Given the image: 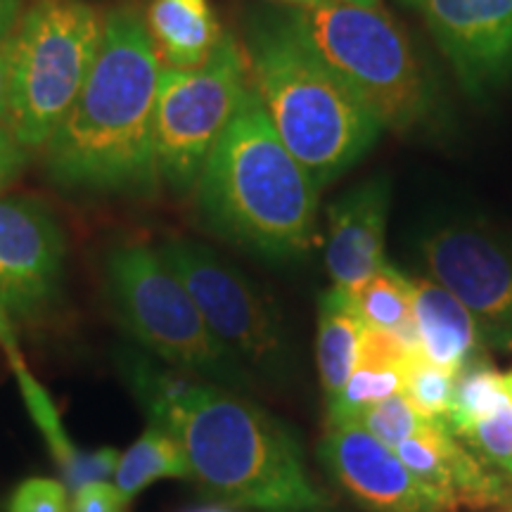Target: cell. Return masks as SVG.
<instances>
[{"label":"cell","mask_w":512,"mask_h":512,"mask_svg":"<svg viewBox=\"0 0 512 512\" xmlns=\"http://www.w3.org/2000/svg\"><path fill=\"white\" fill-rule=\"evenodd\" d=\"M453 384H456V375L434 366L420 351H415L408 358L406 370H403L401 394L422 418L446 425L453 408Z\"/></svg>","instance_id":"obj_23"},{"label":"cell","mask_w":512,"mask_h":512,"mask_svg":"<svg viewBox=\"0 0 512 512\" xmlns=\"http://www.w3.org/2000/svg\"><path fill=\"white\" fill-rule=\"evenodd\" d=\"M394 451L444 512L498 508L512 501V482H505L498 470L467 448L444 422H430Z\"/></svg>","instance_id":"obj_14"},{"label":"cell","mask_w":512,"mask_h":512,"mask_svg":"<svg viewBox=\"0 0 512 512\" xmlns=\"http://www.w3.org/2000/svg\"><path fill=\"white\" fill-rule=\"evenodd\" d=\"M0 344L8 351V358L15 370L19 387H22L24 401H27L31 418H34L36 427L46 437L53 460L60 467L62 482L69 491H79L81 486L95 484V482H110L117 470L119 453L114 448H98V451H83L69 439V434L64 432L60 415H57L55 403L50 401L46 389L38 384L31 373L24 366V358L19 354L17 342H15V330L8 320L0 318Z\"/></svg>","instance_id":"obj_17"},{"label":"cell","mask_w":512,"mask_h":512,"mask_svg":"<svg viewBox=\"0 0 512 512\" xmlns=\"http://www.w3.org/2000/svg\"><path fill=\"white\" fill-rule=\"evenodd\" d=\"M344 3L361 5V8H380V0H344Z\"/></svg>","instance_id":"obj_30"},{"label":"cell","mask_w":512,"mask_h":512,"mask_svg":"<svg viewBox=\"0 0 512 512\" xmlns=\"http://www.w3.org/2000/svg\"><path fill=\"white\" fill-rule=\"evenodd\" d=\"M27 164V152L17 143L15 136L5 126H0V192L15 181Z\"/></svg>","instance_id":"obj_27"},{"label":"cell","mask_w":512,"mask_h":512,"mask_svg":"<svg viewBox=\"0 0 512 512\" xmlns=\"http://www.w3.org/2000/svg\"><path fill=\"white\" fill-rule=\"evenodd\" d=\"M285 3H292V5H297V8H311V5H318V3H323V0H285Z\"/></svg>","instance_id":"obj_31"},{"label":"cell","mask_w":512,"mask_h":512,"mask_svg":"<svg viewBox=\"0 0 512 512\" xmlns=\"http://www.w3.org/2000/svg\"><path fill=\"white\" fill-rule=\"evenodd\" d=\"M413 323L418 351L446 373L486 358V339L470 309L453 292L432 278H411Z\"/></svg>","instance_id":"obj_16"},{"label":"cell","mask_w":512,"mask_h":512,"mask_svg":"<svg viewBox=\"0 0 512 512\" xmlns=\"http://www.w3.org/2000/svg\"><path fill=\"white\" fill-rule=\"evenodd\" d=\"M19 8H22L19 0H0V41L15 34L19 22H22Z\"/></svg>","instance_id":"obj_29"},{"label":"cell","mask_w":512,"mask_h":512,"mask_svg":"<svg viewBox=\"0 0 512 512\" xmlns=\"http://www.w3.org/2000/svg\"><path fill=\"white\" fill-rule=\"evenodd\" d=\"M363 325L396 332L411 349H418L413 323V283L399 268L384 264L363 285L349 292Z\"/></svg>","instance_id":"obj_21"},{"label":"cell","mask_w":512,"mask_h":512,"mask_svg":"<svg viewBox=\"0 0 512 512\" xmlns=\"http://www.w3.org/2000/svg\"><path fill=\"white\" fill-rule=\"evenodd\" d=\"M351 420L361 422L368 432H373L375 437L384 441L389 448H396L401 441L415 437V434L425 430L430 422H434L422 418L403 394H394L389 396V399L373 403V406H366Z\"/></svg>","instance_id":"obj_24"},{"label":"cell","mask_w":512,"mask_h":512,"mask_svg":"<svg viewBox=\"0 0 512 512\" xmlns=\"http://www.w3.org/2000/svg\"><path fill=\"white\" fill-rule=\"evenodd\" d=\"M159 479H190V465L178 439L150 422L136 444L119 456L114 486L121 498L131 503L140 491Z\"/></svg>","instance_id":"obj_20"},{"label":"cell","mask_w":512,"mask_h":512,"mask_svg":"<svg viewBox=\"0 0 512 512\" xmlns=\"http://www.w3.org/2000/svg\"><path fill=\"white\" fill-rule=\"evenodd\" d=\"M64 233L46 204L31 197L0 200V318L36 323L60 299Z\"/></svg>","instance_id":"obj_11"},{"label":"cell","mask_w":512,"mask_h":512,"mask_svg":"<svg viewBox=\"0 0 512 512\" xmlns=\"http://www.w3.org/2000/svg\"><path fill=\"white\" fill-rule=\"evenodd\" d=\"M249 88L245 48L223 34L219 48L200 67H164L155 105L159 178L183 195L195 188L204 162L238 112Z\"/></svg>","instance_id":"obj_8"},{"label":"cell","mask_w":512,"mask_h":512,"mask_svg":"<svg viewBox=\"0 0 512 512\" xmlns=\"http://www.w3.org/2000/svg\"><path fill=\"white\" fill-rule=\"evenodd\" d=\"M12 34L0 41V121L8 117L10 107V86H12Z\"/></svg>","instance_id":"obj_28"},{"label":"cell","mask_w":512,"mask_h":512,"mask_svg":"<svg viewBox=\"0 0 512 512\" xmlns=\"http://www.w3.org/2000/svg\"><path fill=\"white\" fill-rule=\"evenodd\" d=\"M363 320L358 316L349 292L332 287L320 297L318 332H316V361L323 384L328 413L342 399L351 373L358 361Z\"/></svg>","instance_id":"obj_19"},{"label":"cell","mask_w":512,"mask_h":512,"mask_svg":"<svg viewBox=\"0 0 512 512\" xmlns=\"http://www.w3.org/2000/svg\"><path fill=\"white\" fill-rule=\"evenodd\" d=\"M8 512H69L67 486L46 477L27 479L12 494Z\"/></svg>","instance_id":"obj_25"},{"label":"cell","mask_w":512,"mask_h":512,"mask_svg":"<svg viewBox=\"0 0 512 512\" xmlns=\"http://www.w3.org/2000/svg\"><path fill=\"white\" fill-rule=\"evenodd\" d=\"M126 501L117 486L110 482H95L74 491L72 512H126Z\"/></svg>","instance_id":"obj_26"},{"label":"cell","mask_w":512,"mask_h":512,"mask_svg":"<svg viewBox=\"0 0 512 512\" xmlns=\"http://www.w3.org/2000/svg\"><path fill=\"white\" fill-rule=\"evenodd\" d=\"M503 382H505V389H508L510 401H512V370H510V373H505V375H503Z\"/></svg>","instance_id":"obj_32"},{"label":"cell","mask_w":512,"mask_h":512,"mask_svg":"<svg viewBox=\"0 0 512 512\" xmlns=\"http://www.w3.org/2000/svg\"><path fill=\"white\" fill-rule=\"evenodd\" d=\"M164 67H200L219 48L223 31L209 0H155L147 17Z\"/></svg>","instance_id":"obj_18"},{"label":"cell","mask_w":512,"mask_h":512,"mask_svg":"<svg viewBox=\"0 0 512 512\" xmlns=\"http://www.w3.org/2000/svg\"><path fill=\"white\" fill-rule=\"evenodd\" d=\"M427 278L470 309L486 344L512 351V238L475 221L441 223L422 233Z\"/></svg>","instance_id":"obj_10"},{"label":"cell","mask_w":512,"mask_h":512,"mask_svg":"<svg viewBox=\"0 0 512 512\" xmlns=\"http://www.w3.org/2000/svg\"><path fill=\"white\" fill-rule=\"evenodd\" d=\"M157 252L230 354L275 382L290 377L294 358L283 320L247 275L211 247L188 238H166Z\"/></svg>","instance_id":"obj_9"},{"label":"cell","mask_w":512,"mask_h":512,"mask_svg":"<svg viewBox=\"0 0 512 512\" xmlns=\"http://www.w3.org/2000/svg\"><path fill=\"white\" fill-rule=\"evenodd\" d=\"M121 368L152 425L183 446L204 494L261 512L325 508L297 439L256 403L140 354H126Z\"/></svg>","instance_id":"obj_1"},{"label":"cell","mask_w":512,"mask_h":512,"mask_svg":"<svg viewBox=\"0 0 512 512\" xmlns=\"http://www.w3.org/2000/svg\"><path fill=\"white\" fill-rule=\"evenodd\" d=\"M105 283L124 328L166 366L230 392L252 387V370L214 337L190 292L157 249L140 242L112 247Z\"/></svg>","instance_id":"obj_6"},{"label":"cell","mask_w":512,"mask_h":512,"mask_svg":"<svg viewBox=\"0 0 512 512\" xmlns=\"http://www.w3.org/2000/svg\"><path fill=\"white\" fill-rule=\"evenodd\" d=\"M451 432L484 463L512 482V401L510 396L494 411L451 427Z\"/></svg>","instance_id":"obj_22"},{"label":"cell","mask_w":512,"mask_h":512,"mask_svg":"<svg viewBox=\"0 0 512 512\" xmlns=\"http://www.w3.org/2000/svg\"><path fill=\"white\" fill-rule=\"evenodd\" d=\"M320 458L337 484L368 512H444L399 453L361 422H328Z\"/></svg>","instance_id":"obj_12"},{"label":"cell","mask_w":512,"mask_h":512,"mask_svg":"<svg viewBox=\"0 0 512 512\" xmlns=\"http://www.w3.org/2000/svg\"><path fill=\"white\" fill-rule=\"evenodd\" d=\"M105 17L83 0H41L12 38L5 128L24 150L46 147L86 86Z\"/></svg>","instance_id":"obj_7"},{"label":"cell","mask_w":512,"mask_h":512,"mask_svg":"<svg viewBox=\"0 0 512 512\" xmlns=\"http://www.w3.org/2000/svg\"><path fill=\"white\" fill-rule=\"evenodd\" d=\"M290 12L384 128L413 131L437 114L439 95L430 69L389 12L344 0H323Z\"/></svg>","instance_id":"obj_5"},{"label":"cell","mask_w":512,"mask_h":512,"mask_svg":"<svg viewBox=\"0 0 512 512\" xmlns=\"http://www.w3.org/2000/svg\"><path fill=\"white\" fill-rule=\"evenodd\" d=\"M200 219L216 238L287 261L318 240V185L275 133L252 81L195 183Z\"/></svg>","instance_id":"obj_3"},{"label":"cell","mask_w":512,"mask_h":512,"mask_svg":"<svg viewBox=\"0 0 512 512\" xmlns=\"http://www.w3.org/2000/svg\"><path fill=\"white\" fill-rule=\"evenodd\" d=\"M162 60L131 5L105 15L86 86L46 145V169L67 190L152 195L159 166L155 105Z\"/></svg>","instance_id":"obj_2"},{"label":"cell","mask_w":512,"mask_h":512,"mask_svg":"<svg viewBox=\"0 0 512 512\" xmlns=\"http://www.w3.org/2000/svg\"><path fill=\"white\" fill-rule=\"evenodd\" d=\"M392 185L384 176L356 185L328 207L325 266L337 290L351 292L387 264V219Z\"/></svg>","instance_id":"obj_15"},{"label":"cell","mask_w":512,"mask_h":512,"mask_svg":"<svg viewBox=\"0 0 512 512\" xmlns=\"http://www.w3.org/2000/svg\"><path fill=\"white\" fill-rule=\"evenodd\" d=\"M403 3H408V5H420L422 0H403Z\"/></svg>","instance_id":"obj_33"},{"label":"cell","mask_w":512,"mask_h":512,"mask_svg":"<svg viewBox=\"0 0 512 512\" xmlns=\"http://www.w3.org/2000/svg\"><path fill=\"white\" fill-rule=\"evenodd\" d=\"M420 8L467 91L512 74V0H422Z\"/></svg>","instance_id":"obj_13"},{"label":"cell","mask_w":512,"mask_h":512,"mask_svg":"<svg viewBox=\"0 0 512 512\" xmlns=\"http://www.w3.org/2000/svg\"><path fill=\"white\" fill-rule=\"evenodd\" d=\"M245 55L275 133L318 188L347 174L380 140V119L318 53L290 10L252 19Z\"/></svg>","instance_id":"obj_4"}]
</instances>
